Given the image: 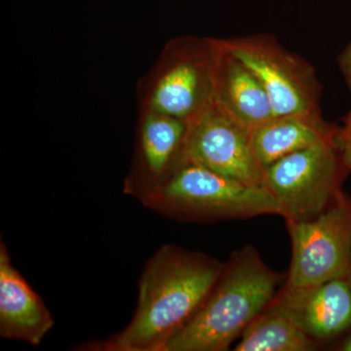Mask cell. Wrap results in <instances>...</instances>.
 <instances>
[{
	"mask_svg": "<svg viewBox=\"0 0 351 351\" xmlns=\"http://www.w3.org/2000/svg\"><path fill=\"white\" fill-rule=\"evenodd\" d=\"M223 267V263L206 254L164 245L145 263L130 323L83 350L164 351L206 302Z\"/></svg>",
	"mask_w": 351,
	"mask_h": 351,
	"instance_id": "6da1fadb",
	"label": "cell"
},
{
	"mask_svg": "<svg viewBox=\"0 0 351 351\" xmlns=\"http://www.w3.org/2000/svg\"><path fill=\"white\" fill-rule=\"evenodd\" d=\"M286 280L245 245L232 252L211 294L164 351H226L271 304Z\"/></svg>",
	"mask_w": 351,
	"mask_h": 351,
	"instance_id": "7a4b0ae2",
	"label": "cell"
},
{
	"mask_svg": "<svg viewBox=\"0 0 351 351\" xmlns=\"http://www.w3.org/2000/svg\"><path fill=\"white\" fill-rule=\"evenodd\" d=\"M141 202L168 218L191 223L281 217L265 186H247L191 161H180Z\"/></svg>",
	"mask_w": 351,
	"mask_h": 351,
	"instance_id": "3957f363",
	"label": "cell"
},
{
	"mask_svg": "<svg viewBox=\"0 0 351 351\" xmlns=\"http://www.w3.org/2000/svg\"><path fill=\"white\" fill-rule=\"evenodd\" d=\"M348 174L335 136L265 168L263 186L285 221H306L331 205Z\"/></svg>",
	"mask_w": 351,
	"mask_h": 351,
	"instance_id": "277c9868",
	"label": "cell"
},
{
	"mask_svg": "<svg viewBox=\"0 0 351 351\" xmlns=\"http://www.w3.org/2000/svg\"><path fill=\"white\" fill-rule=\"evenodd\" d=\"M286 228L292 258L284 285L311 287L351 269V197L343 189L319 216Z\"/></svg>",
	"mask_w": 351,
	"mask_h": 351,
	"instance_id": "5b68a950",
	"label": "cell"
},
{
	"mask_svg": "<svg viewBox=\"0 0 351 351\" xmlns=\"http://www.w3.org/2000/svg\"><path fill=\"white\" fill-rule=\"evenodd\" d=\"M269 94L276 115H321V86L313 66L269 34L221 40Z\"/></svg>",
	"mask_w": 351,
	"mask_h": 351,
	"instance_id": "8992f818",
	"label": "cell"
},
{
	"mask_svg": "<svg viewBox=\"0 0 351 351\" xmlns=\"http://www.w3.org/2000/svg\"><path fill=\"white\" fill-rule=\"evenodd\" d=\"M180 161L200 164L247 186H265V169L254 152L251 128L216 101L188 121Z\"/></svg>",
	"mask_w": 351,
	"mask_h": 351,
	"instance_id": "52a82bcc",
	"label": "cell"
},
{
	"mask_svg": "<svg viewBox=\"0 0 351 351\" xmlns=\"http://www.w3.org/2000/svg\"><path fill=\"white\" fill-rule=\"evenodd\" d=\"M218 52V40L182 48L154 87L152 112L189 121L213 105Z\"/></svg>",
	"mask_w": 351,
	"mask_h": 351,
	"instance_id": "ba28073f",
	"label": "cell"
},
{
	"mask_svg": "<svg viewBox=\"0 0 351 351\" xmlns=\"http://www.w3.org/2000/svg\"><path fill=\"white\" fill-rule=\"evenodd\" d=\"M274 302L320 348L332 350L351 332V269L311 287L290 288L283 284Z\"/></svg>",
	"mask_w": 351,
	"mask_h": 351,
	"instance_id": "9c48e42d",
	"label": "cell"
},
{
	"mask_svg": "<svg viewBox=\"0 0 351 351\" xmlns=\"http://www.w3.org/2000/svg\"><path fill=\"white\" fill-rule=\"evenodd\" d=\"M55 321L22 274L14 267L8 249L0 242V336L39 346Z\"/></svg>",
	"mask_w": 351,
	"mask_h": 351,
	"instance_id": "30bf717a",
	"label": "cell"
},
{
	"mask_svg": "<svg viewBox=\"0 0 351 351\" xmlns=\"http://www.w3.org/2000/svg\"><path fill=\"white\" fill-rule=\"evenodd\" d=\"M188 121L152 112L141 130V173L125 184V193L142 201L181 160Z\"/></svg>",
	"mask_w": 351,
	"mask_h": 351,
	"instance_id": "8fae6325",
	"label": "cell"
},
{
	"mask_svg": "<svg viewBox=\"0 0 351 351\" xmlns=\"http://www.w3.org/2000/svg\"><path fill=\"white\" fill-rule=\"evenodd\" d=\"M215 101L249 128L276 115L274 106L257 76L218 40Z\"/></svg>",
	"mask_w": 351,
	"mask_h": 351,
	"instance_id": "7c38bea8",
	"label": "cell"
},
{
	"mask_svg": "<svg viewBox=\"0 0 351 351\" xmlns=\"http://www.w3.org/2000/svg\"><path fill=\"white\" fill-rule=\"evenodd\" d=\"M322 115H274L251 129L252 145L263 169L279 159L336 136Z\"/></svg>",
	"mask_w": 351,
	"mask_h": 351,
	"instance_id": "4fadbf2b",
	"label": "cell"
},
{
	"mask_svg": "<svg viewBox=\"0 0 351 351\" xmlns=\"http://www.w3.org/2000/svg\"><path fill=\"white\" fill-rule=\"evenodd\" d=\"M317 343L274 301L247 327L234 351H314Z\"/></svg>",
	"mask_w": 351,
	"mask_h": 351,
	"instance_id": "5bb4252c",
	"label": "cell"
},
{
	"mask_svg": "<svg viewBox=\"0 0 351 351\" xmlns=\"http://www.w3.org/2000/svg\"><path fill=\"white\" fill-rule=\"evenodd\" d=\"M338 145L343 162L346 169L351 172V110L343 120V126L338 127L336 134Z\"/></svg>",
	"mask_w": 351,
	"mask_h": 351,
	"instance_id": "9a60e30c",
	"label": "cell"
},
{
	"mask_svg": "<svg viewBox=\"0 0 351 351\" xmlns=\"http://www.w3.org/2000/svg\"><path fill=\"white\" fill-rule=\"evenodd\" d=\"M339 64L351 92V43L341 53L339 58Z\"/></svg>",
	"mask_w": 351,
	"mask_h": 351,
	"instance_id": "2e32d148",
	"label": "cell"
},
{
	"mask_svg": "<svg viewBox=\"0 0 351 351\" xmlns=\"http://www.w3.org/2000/svg\"><path fill=\"white\" fill-rule=\"evenodd\" d=\"M339 351H351V332L341 339V341L335 346L334 350Z\"/></svg>",
	"mask_w": 351,
	"mask_h": 351,
	"instance_id": "e0dca14e",
	"label": "cell"
}]
</instances>
